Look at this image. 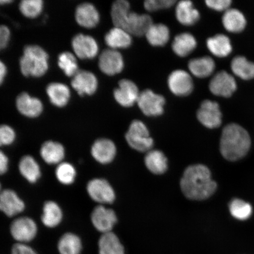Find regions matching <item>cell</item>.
Here are the masks:
<instances>
[{"mask_svg": "<svg viewBox=\"0 0 254 254\" xmlns=\"http://www.w3.org/2000/svg\"><path fill=\"white\" fill-rule=\"evenodd\" d=\"M180 188L187 198L202 201L214 194L217 184L212 179L209 168L203 164L191 165L184 171Z\"/></svg>", "mask_w": 254, "mask_h": 254, "instance_id": "6da1fadb", "label": "cell"}, {"mask_svg": "<svg viewBox=\"0 0 254 254\" xmlns=\"http://www.w3.org/2000/svg\"><path fill=\"white\" fill-rule=\"evenodd\" d=\"M251 144L249 132L237 124H230L222 130L220 152L227 160L236 161L245 157L250 150Z\"/></svg>", "mask_w": 254, "mask_h": 254, "instance_id": "7a4b0ae2", "label": "cell"}, {"mask_svg": "<svg viewBox=\"0 0 254 254\" xmlns=\"http://www.w3.org/2000/svg\"><path fill=\"white\" fill-rule=\"evenodd\" d=\"M49 55L42 48L34 45L24 48L20 60L22 74L26 77H40L49 69Z\"/></svg>", "mask_w": 254, "mask_h": 254, "instance_id": "3957f363", "label": "cell"}, {"mask_svg": "<svg viewBox=\"0 0 254 254\" xmlns=\"http://www.w3.org/2000/svg\"><path fill=\"white\" fill-rule=\"evenodd\" d=\"M125 138L129 147L136 151L147 153L153 148V139L151 137L147 126L141 121L131 122Z\"/></svg>", "mask_w": 254, "mask_h": 254, "instance_id": "277c9868", "label": "cell"}, {"mask_svg": "<svg viewBox=\"0 0 254 254\" xmlns=\"http://www.w3.org/2000/svg\"><path fill=\"white\" fill-rule=\"evenodd\" d=\"M87 190L90 197L100 205L113 204L116 198L112 186L103 179L90 180L87 184Z\"/></svg>", "mask_w": 254, "mask_h": 254, "instance_id": "5b68a950", "label": "cell"}, {"mask_svg": "<svg viewBox=\"0 0 254 254\" xmlns=\"http://www.w3.org/2000/svg\"><path fill=\"white\" fill-rule=\"evenodd\" d=\"M136 103L144 115L157 117L163 114L166 100L162 95L155 94L151 90H145L139 94Z\"/></svg>", "mask_w": 254, "mask_h": 254, "instance_id": "8992f818", "label": "cell"}, {"mask_svg": "<svg viewBox=\"0 0 254 254\" xmlns=\"http://www.w3.org/2000/svg\"><path fill=\"white\" fill-rule=\"evenodd\" d=\"M37 231L36 222L27 217L16 218L10 227L11 236L18 243L30 242L36 237Z\"/></svg>", "mask_w": 254, "mask_h": 254, "instance_id": "52a82bcc", "label": "cell"}, {"mask_svg": "<svg viewBox=\"0 0 254 254\" xmlns=\"http://www.w3.org/2000/svg\"><path fill=\"white\" fill-rule=\"evenodd\" d=\"M197 119L206 128H218L222 123L220 106L215 101L206 100L201 103L197 111Z\"/></svg>", "mask_w": 254, "mask_h": 254, "instance_id": "ba28073f", "label": "cell"}, {"mask_svg": "<svg viewBox=\"0 0 254 254\" xmlns=\"http://www.w3.org/2000/svg\"><path fill=\"white\" fill-rule=\"evenodd\" d=\"M236 79L233 76L225 71L216 74L209 82V90L217 96L230 97L236 91Z\"/></svg>", "mask_w": 254, "mask_h": 254, "instance_id": "9c48e42d", "label": "cell"}, {"mask_svg": "<svg viewBox=\"0 0 254 254\" xmlns=\"http://www.w3.org/2000/svg\"><path fill=\"white\" fill-rule=\"evenodd\" d=\"M91 220L95 229L103 234L112 232L114 225L118 221L113 209L102 205H98L94 209L91 215Z\"/></svg>", "mask_w": 254, "mask_h": 254, "instance_id": "30bf717a", "label": "cell"}, {"mask_svg": "<svg viewBox=\"0 0 254 254\" xmlns=\"http://www.w3.org/2000/svg\"><path fill=\"white\" fill-rule=\"evenodd\" d=\"M168 85L174 95L180 97L190 95L193 89L191 76L182 69H177L171 73L168 78Z\"/></svg>", "mask_w": 254, "mask_h": 254, "instance_id": "8fae6325", "label": "cell"}, {"mask_svg": "<svg viewBox=\"0 0 254 254\" xmlns=\"http://www.w3.org/2000/svg\"><path fill=\"white\" fill-rule=\"evenodd\" d=\"M138 88L134 82L123 79L119 82V87L114 91L117 102L124 107H131L137 103L139 96Z\"/></svg>", "mask_w": 254, "mask_h": 254, "instance_id": "7c38bea8", "label": "cell"}, {"mask_svg": "<svg viewBox=\"0 0 254 254\" xmlns=\"http://www.w3.org/2000/svg\"><path fill=\"white\" fill-rule=\"evenodd\" d=\"M98 65L105 74L112 76L123 70L125 62L122 54L117 50L110 49L101 54Z\"/></svg>", "mask_w": 254, "mask_h": 254, "instance_id": "4fadbf2b", "label": "cell"}, {"mask_svg": "<svg viewBox=\"0 0 254 254\" xmlns=\"http://www.w3.org/2000/svg\"><path fill=\"white\" fill-rule=\"evenodd\" d=\"M73 50L79 59L82 60L93 59L98 53L97 41L90 36L79 34L72 40Z\"/></svg>", "mask_w": 254, "mask_h": 254, "instance_id": "5bb4252c", "label": "cell"}, {"mask_svg": "<svg viewBox=\"0 0 254 254\" xmlns=\"http://www.w3.org/2000/svg\"><path fill=\"white\" fill-rule=\"evenodd\" d=\"M91 153L98 163L101 164H110L116 156V145L109 139H98L92 145Z\"/></svg>", "mask_w": 254, "mask_h": 254, "instance_id": "9a60e30c", "label": "cell"}, {"mask_svg": "<svg viewBox=\"0 0 254 254\" xmlns=\"http://www.w3.org/2000/svg\"><path fill=\"white\" fill-rule=\"evenodd\" d=\"M25 209V204L14 190L6 189L0 193V211L9 217L20 214Z\"/></svg>", "mask_w": 254, "mask_h": 254, "instance_id": "2e32d148", "label": "cell"}, {"mask_svg": "<svg viewBox=\"0 0 254 254\" xmlns=\"http://www.w3.org/2000/svg\"><path fill=\"white\" fill-rule=\"evenodd\" d=\"M152 24L153 22L150 15L130 11L126 18L123 29L131 36H142L145 35Z\"/></svg>", "mask_w": 254, "mask_h": 254, "instance_id": "e0dca14e", "label": "cell"}, {"mask_svg": "<svg viewBox=\"0 0 254 254\" xmlns=\"http://www.w3.org/2000/svg\"><path fill=\"white\" fill-rule=\"evenodd\" d=\"M71 85L81 96L84 95H93L97 91L98 80L93 72L79 70L73 77Z\"/></svg>", "mask_w": 254, "mask_h": 254, "instance_id": "ac0fdd59", "label": "cell"}, {"mask_svg": "<svg viewBox=\"0 0 254 254\" xmlns=\"http://www.w3.org/2000/svg\"><path fill=\"white\" fill-rule=\"evenodd\" d=\"M16 106L19 112L29 118L39 117L43 110V105L39 98L32 97L26 93L18 95L16 100Z\"/></svg>", "mask_w": 254, "mask_h": 254, "instance_id": "d6986e66", "label": "cell"}, {"mask_svg": "<svg viewBox=\"0 0 254 254\" xmlns=\"http://www.w3.org/2000/svg\"><path fill=\"white\" fill-rule=\"evenodd\" d=\"M75 19L81 27L93 28L100 22V14L95 6L90 3L79 5L75 10Z\"/></svg>", "mask_w": 254, "mask_h": 254, "instance_id": "ffe728a7", "label": "cell"}, {"mask_svg": "<svg viewBox=\"0 0 254 254\" xmlns=\"http://www.w3.org/2000/svg\"><path fill=\"white\" fill-rule=\"evenodd\" d=\"M65 154L64 147L58 142L46 141L40 149L41 158L47 164L50 165H59L63 163Z\"/></svg>", "mask_w": 254, "mask_h": 254, "instance_id": "44dd1931", "label": "cell"}, {"mask_svg": "<svg viewBox=\"0 0 254 254\" xmlns=\"http://www.w3.org/2000/svg\"><path fill=\"white\" fill-rule=\"evenodd\" d=\"M105 41L110 49H125L131 45L132 37L126 30L115 27L108 32Z\"/></svg>", "mask_w": 254, "mask_h": 254, "instance_id": "7402d4cb", "label": "cell"}, {"mask_svg": "<svg viewBox=\"0 0 254 254\" xmlns=\"http://www.w3.org/2000/svg\"><path fill=\"white\" fill-rule=\"evenodd\" d=\"M176 16L179 23L187 26L195 24L199 20V11L193 7L192 1L186 0L178 3L176 8Z\"/></svg>", "mask_w": 254, "mask_h": 254, "instance_id": "603a6c76", "label": "cell"}, {"mask_svg": "<svg viewBox=\"0 0 254 254\" xmlns=\"http://www.w3.org/2000/svg\"><path fill=\"white\" fill-rule=\"evenodd\" d=\"M145 167L152 174L161 175L168 170V159L160 150H152L146 153L144 157Z\"/></svg>", "mask_w": 254, "mask_h": 254, "instance_id": "cb8c5ba5", "label": "cell"}, {"mask_svg": "<svg viewBox=\"0 0 254 254\" xmlns=\"http://www.w3.org/2000/svg\"><path fill=\"white\" fill-rule=\"evenodd\" d=\"M189 68L191 74L198 78H206L215 70L214 60L209 56L199 57L190 60Z\"/></svg>", "mask_w": 254, "mask_h": 254, "instance_id": "d4e9b609", "label": "cell"}, {"mask_svg": "<svg viewBox=\"0 0 254 254\" xmlns=\"http://www.w3.org/2000/svg\"><path fill=\"white\" fill-rule=\"evenodd\" d=\"M222 21L225 29L231 33L242 31L247 24L245 16L236 8H229L225 11Z\"/></svg>", "mask_w": 254, "mask_h": 254, "instance_id": "484cf974", "label": "cell"}, {"mask_svg": "<svg viewBox=\"0 0 254 254\" xmlns=\"http://www.w3.org/2000/svg\"><path fill=\"white\" fill-rule=\"evenodd\" d=\"M206 46L212 55L218 57L229 56L233 50L231 41L224 34H217L206 40Z\"/></svg>", "mask_w": 254, "mask_h": 254, "instance_id": "4316f807", "label": "cell"}, {"mask_svg": "<svg viewBox=\"0 0 254 254\" xmlns=\"http://www.w3.org/2000/svg\"><path fill=\"white\" fill-rule=\"evenodd\" d=\"M47 93L51 103L58 107L65 106L71 95L69 88L66 85L59 82H53L48 85Z\"/></svg>", "mask_w": 254, "mask_h": 254, "instance_id": "83f0119b", "label": "cell"}, {"mask_svg": "<svg viewBox=\"0 0 254 254\" xmlns=\"http://www.w3.org/2000/svg\"><path fill=\"white\" fill-rule=\"evenodd\" d=\"M197 45L195 38L189 33L178 35L173 41L172 49L178 56L186 57L195 49Z\"/></svg>", "mask_w": 254, "mask_h": 254, "instance_id": "f1b7e54d", "label": "cell"}, {"mask_svg": "<svg viewBox=\"0 0 254 254\" xmlns=\"http://www.w3.org/2000/svg\"><path fill=\"white\" fill-rule=\"evenodd\" d=\"M99 254H125V250L117 235L110 232L103 234L98 241Z\"/></svg>", "mask_w": 254, "mask_h": 254, "instance_id": "f546056e", "label": "cell"}, {"mask_svg": "<svg viewBox=\"0 0 254 254\" xmlns=\"http://www.w3.org/2000/svg\"><path fill=\"white\" fill-rule=\"evenodd\" d=\"M19 171L25 180L31 183H36L41 177V168L39 163L31 155L22 158L18 164Z\"/></svg>", "mask_w": 254, "mask_h": 254, "instance_id": "4dcf8cb0", "label": "cell"}, {"mask_svg": "<svg viewBox=\"0 0 254 254\" xmlns=\"http://www.w3.org/2000/svg\"><path fill=\"white\" fill-rule=\"evenodd\" d=\"M63 212L57 203L52 201H47L43 206L41 221L48 228H55L61 223Z\"/></svg>", "mask_w": 254, "mask_h": 254, "instance_id": "1f68e13d", "label": "cell"}, {"mask_svg": "<svg viewBox=\"0 0 254 254\" xmlns=\"http://www.w3.org/2000/svg\"><path fill=\"white\" fill-rule=\"evenodd\" d=\"M148 42L154 47L166 45L169 41L170 33L169 28L161 23L153 24L145 34Z\"/></svg>", "mask_w": 254, "mask_h": 254, "instance_id": "d6a6232c", "label": "cell"}, {"mask_svg": "<svg viewBox=\"0 0 254 254\" xmlns=\"http://www.w3.org/2000/svg\"><path fill=\"white\" fill-rule=\"evenodd\" d=\"M231 68L237 77L249 80L254 78V63L243 56H237L232 60Z\"/></svg>", "mask_w": 254, "mask_h": 254, "instance_id": "836d02e7", "label": "cell"}, {"mask_svg": "<svg viewBox=\"0 0 254 254\" xmlns=\"http://www.w3.org/2000/svg\"><path fill=\"white\" fill-rule=\"evenodd\" d=\"M60 254H80L82 243L77 235L66 233L60 238L58 243Z\"/></svg>", "mask_w": 254, "mask_h": 254, "instance_id": "e575fe53", "label": "cell"}, {"mask_svg": "<svg viewBox=\"0 0 254 254\" xmlns=\"http://www.w3.org/2000/svg\"><path fill=\"white\" fill-rule=\"evenodd\" d=\"M129 3L126 0H117L111 7V15L114 26L123 28L130 12Z\"/></svg>", "mask_w": 254, "mask_h": 254, "instance_id": "d590c367", "label": "cell"}, {"mask_svg": "<svg viewBox=\"0 0 254 254\" xmlns=\"http://www.w3.org/2000/svg\"><path fill=\"white\" fill-rule=\"evenodd\" d=\"M230 212L232 216L237 220H248L253 213L252 206L249 203L238 198H235L230 202Z\"/></svg>", "mask_w": 254, "mask_h": 254, "instance_id": "8d00e7d4", "label": "cell"}, {"mask_svg": "<svg viewBox=\"0 0 254 254\" xmlns=\"http://www.w3.org/2000/svg\"><path fill=\"white\" fill-rule=\"evenodd\" d=\"M75 168L72 164L63 162L57 166L56 176L59 182L64 185H71L76 178Z\"/></svg>", "mask_w": 254, "mask_h": 254, "instance_id": "74e56055", "label": "cell"}, {"mask_svg": "<svg viewBox=\"0 0 254 254\" xmlns=\"http://www.w3.org/2000/svg\"><path fill=\"white\" fill-rule=\"evenodd\" d=\"M58 64L68 77H74L79 71L77 59L69 52H64L59 56Z\"/></svg>", "mask_w": 254, "mask_h": 254, "instance_id": "f35d334b", "label": "cell"}, {"mask_svg": "<svg viewBox=\"0 0 254 254\" xmlns=\"http://www.w3.org/2000/svg\"><path fill=\"white\" fill-rule=\"evenodd\" d=\"M43 5V1L41 0H23L19 5V8L25 17L34 18L40 15Z\"/></svg>", "mask_w": 254, "mask_h": 254, "instance_id": "ab89813d", "label": "cell"}, {"mask_svg": "<svg viewBox=\"0 0 254 254\" xmlns=\"http://www.w3.org/2000/svg\"><path fill=\"white\" fill-rule=\"evenodd\" d=\"M15 138V132L12 127L7 125L0 126V147L12 144Z\"/></svg>", "mask_w": 254, "mask_h": 254, "instance_id": "60d3db41", "label": "cell"}, {"mask_svg": "<svg viewBox=\"0 0 254 254\" xmlns=\"http://www.w3.org/2000/svg\"><path fill=\"white\" fill-rule=\"evenodd\" d=\"M176 2L174 0H147L144 5L147 11L154 12L172 7Z\"/></svg>", "mask_w": 254, "mask_h": 254, "instance_id": "b9f144b4", "label": "cell"}, {"mask_svg": "<svg viewBox=\"0 0 254 254\" xmlns=\"http://www.w3.org/2000/svg\"><path fill=\"white\" fill-rule=\"evenodd\" d=\"M206 5L214 10L227 11L230 8L232 1L230 0H206Z\"/></svg>", "mask_w": 254, "mask_h": 254, "instance_id": "7bdbcfd3", "label": "cell"}, {"mask_svg": "<svg viewBox=\"0 0 254 254\" xmlns=\"http://www.w3.org/2000/svg\"><path fill=\"white\" fill-rule=\"evenodd\" d=\"M11 254H37L34 250L25 244L17 243L12 248Z\"/></svg>", "mask_w": 254, "mask_h": 254, "instance_id": "ee69618b", "label": "cell"}, {"mask_svg": "<svg viewBox=\"0 0 254 254\" xmlns=\"http://www.w3.org/2000/svg\"><path fill=\"white\" fill-rule=\"evenodd\" d=\"M10 39V31L5 25L0 26V50L7 46Z\"/></svg>", "mask_w": 254, "mask_h": 254, "instance_id": "f6af8a7d", "label": "cell"}, {"mask_svg": "<svg viewBox=\"0 0 254 254\" xmlns=\"http://www.w3.org/2000/svg\"><path fill=\"white\" fill-rule=\"evenodd\" d=\"M8 158L4 152L0 150V176L7 173L8 169Z\"/></svg>", "mask_w": 254, "mask_h": 254, "instance_id": "bcb514c9", "label": "cell"}, {"mask_svg": "<svg viewBox=\"0 0 254 254\" xmlns=\"http://www.w3.org/2000/svg\"><path fill=\"white\" fill-rule=\"evenodd\" d=\"M7 69L5 65L1 61H0V85L2 84L4 78L7 74Z\"/></svg>", "mask_w": 254, "mask_h": 254, "instance_id": "7dc6e473", "label": "cell"}, {"mask_svg": "<svg viewBox=\"0 0 254 254\" xmlns=\"http://www.w3.org/2000/svg\"><path fill=\"white\" fill-rule=\"evenodd\" d=\"M12 1H10V0H1V1H0V4L1 5H4V4H9V3H11L12 2Z\"/></svg>", "mask_w": 254, "mask_h": 254, "instance_id": "c3c4849f", "label": "cell"}, {"mask_svg": "<svg viewBox=\"0 0 254 254\" xmlns=\"http://www.w3.org/2000/svg\"><path fill=\"white\" fill-rule=\"evenodd\" d=\"M1 191H2V190H1V184H0V193H1Z\"/></svg>", "mask_w": 254, "mask_h": 254, "instance_id": "681fc988", "label": "cell"}]
</instances>
